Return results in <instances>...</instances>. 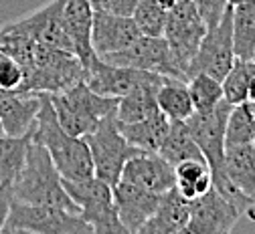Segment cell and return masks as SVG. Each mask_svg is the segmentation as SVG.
Returning <instances> with one entry per match:
<instances>
[{
	"mask_svg": "<svg viewBox=\"0 0 255 234\" xmlns=\"http://www.w3.org/2000/svg\"><path fill=\"white\" fill-rule=\"evenodd\" d=\"M142 37V32L132 16L112 14L104 10H93L91 45L98 57H106L128 49Z\"/></svg>",
	"mask_w": 255,
	"mask_h": 234,
	"instance_id": "cell-14",
	"label": "cell"
},
{
	"mask_svg": "<svg viewBox=\"0 0 255 234\" xmlns=\"http://www.w3.org/2000/svg\"><path fill=\"white\" fill-rule=\"evenodd\" d=\"M106 63L120 65V67H134V69L158 73L164 77H176L186 81L184 73L180 71V67L174 61V55L166 43L164 37H148L142 35L136 43H132L128 49L100 57Z\"/></svg>",
	"mask_w": 255,
	"mask_h": 234,
	"instance_id": "cell-10",
	"label": "cell"
},
{
	"mask_svg": "<svg viewBox=\"0 0 255 234\" xmlns=\"http://www.w3.org/2000/svg\"><path fill=\"white\" fill-rule=\"evenodd\" d=\"M207 22L197 10V6L190 0H178L168 12V20L164 26V39L174 55L176 65L184 73L188 81V69L193 63L205 35H207Z\"/></svg>",
	"mask_w": 255,
	"mask_h": 234,
	"instance_id": "cell-8",
	"label": "cell"
},
{
	"mask_svg": "<svg viewBox=\"0 0 255 234\" xmlns=\"http://www.w3.org/2000/svg\"><path fill=\"white\" fill-rule=\"evenodd\" d=\"M225 172L231 182L255 202V144L227 148Z\"/></svg>",
	"mask_w": 255,
	"mask_h": 234,
	"instance_id": "cell-24",
	"label": "cell"
},
{
	"mask_svg": "<svg viewBox=\"0 0 255 234\" xmlns=\"http://www.w3.org/2000/svg\"><path fill=\"white\" fill-rule=\"evenodd\" d=\"M14 198L26 204H47L79 214L77 204L63 186V178L45 146L30 140L24 165L12 182Z\"/></svg>",
	"mask_w": 255,
	"mask_h": 234,
	"instance_id": "cell-2",
	"label": "cell"
},
{
	"mask_svg": "<svg viewBox=\"0 0 255 234\" xmlns=\"http://www.w3.org/2000/svg\"><path fill=\"white\" fill-rule=\"evenodd\" d=\"M255 77V61H243L235 59L231 71L221 81L223 85V97L227 99L231 105L247 101L249 95V85Z\"/></svg>",
	"mask_w": 255,
	"mask_h": 234,
	"instance_id": "cell-31",
	"label": "cell"
},
{
	"mask_svg": "<svg viewBox=\"0 0 255 234\" xmlns=\"http://www.w3.org/2000/svg\"><path fill=\"white\" fill-rule=\"evenodd\" d=\"M63 28L73 45L75 55L83 63V69L98 59L91 45V28H93V6L89 0H63L61 12Z\"/></svg>",
	"mask_w": 255,
	"mask_h": 234,
	"instance_id": "cell-17",
	"label": "cell"
},
{
	"mask_svg": "<svg viewBox=\"0 0 255 234\" xmlns=\"http://www.w3.org/2000/svg\"><path fill=\"white\" fill-rule=\"evenodd\" d=\"M255 142V107L249 101L237 103L229 111L225 129V148L247 146Z\"/></svg>",
	"mask_w": 255,
	"mask_h": 234,
	"instance_id": "cell-30",
	"label": "cell"
},
{
	"mask_svg": "<svg viewBox=\"0 0 255 234\" xmlns=\"http://www.w3.org/2000/svg\"><path fill=\"white\" fill-rule=\"evenodd\" d=\"M156 101L160 111L170 121H184L195 113L193 97L188 91V83L176 77H164L156 93Z\"/></svg>",
	"mask_w": 255,
	"mask_h": 234,
	"instance_id": "cell-23",
	"label": "cell"
},
{
	"mask_svg": "<svg viewBox=\"0 0 255 234\" xmlns=\"http://www.w3.org/2000/svg\"><path fill=\"white\" fill-rule=\"evenodd\" d=\"M41 111V93L4 91L0 97V119L6 136H30Z\"/></svg>",
	"mask_w": 255,
	"mask_h": 234,
	"instance_id": "cell-19",
	"label": "cell"
},
{
	"mask_svg": "<svg viewBox=\"0 0 255 234\" xmlns=\"http://www.w3.org/2000/svg\"><path fill=\"white\" fill-rule=\"evenodd\" d=\"M30 140L47 148L55 168L65 180H85L95 176L93 159L85 138L71 136L57 119L49 93H41V111Z\"/></svg>",
	"mask_w": 255,
	"mask_h": 234,
	"instance_id": "cell-1",
	"label": "cell"
},
{
	"mask_svg": "<svg viewBox=\"0 0 255 234\" xmlns=\"http://www.w3.org/2000/svg\"><path fill=\"white\" fill-rule=\"evenodd\" d=\"M61 12H63V0H53L51 4L43 6L35 14H30L22 20H16V22L20 24V28L35 43L45 45V47H53V49H61V51H67V53L75 55L73 45L67 37L65 28H63Z\"/></svg>",
	"mask_w": 255,
	"mask_h": 234,
	"instance_id": "cell-18",
	"label": "cell"
},
{
	"mask_svg": "<svg viewBox=\"0 0 255 234\" xmlns=\"http://www.w3.org/2000/svg\"><path fill=\"white\" fill-rule=\"evenodd\" d=\"M241 220V210L215 188L190 200L186 234H227Z\"/></svg>",
	"mask_w": 255,
	"mask_h": 234,
	"instance_id": "cell-12",
	"label": "cell"
},
{
	"mask_svg": "<svg viewBox=\"0 0 255 234\" xmlns=\"http://www.w3.org/2000/svg\"><path fill=\"white\" fill-rule=\"evenodd\" d=\"M253 61H255V55H253Z\"/></svg>",
	"mask_w": 255,
	"mask_h": 234,
	"instance_id": "cell-40",
	"label": "cell"
},
{
	"mask_svg": "<svg viewBox=\"0 0 255 234\" xmlns=\"http://www.w3.org/2000/svg\"><path fill=\"white\" fill-rule=\"evenodd\" d=\"M2 136H6V133H4V125H2V119H0V138H2Z\"/></svg>",
	"mask_w": 255,
	"mask_h": 234,
	"instance_id": "cell-39",
	"label": "cell"
},
{
	"mask_svg": "<svg viewBox=\"0 0 255 234\" xmlns=\"http://www.w3.org/2000/svg\"><path fill=\"white\" fill-rule=\"evenodd\" d=\"M176 188L186 200H195L213 188V176L209 163L203 159H188L174 165Z\"/></svg>",
	"mask_w": 255,
	"mask_h": 234,
	"instance_id": "cell-27",
	"label": "cell"
},
{
	"mask_svg": "<svg viewBox=\"0 0 255 234\" xmlns=\"http://www.w3.org/2000/svg\"><path fill=\"white\" fill-rule=\"evenodd\" d=\"M22 79H24L22 65L16 59H12L0 51V89L16 91L22 85Z\"/></svg>",
	"mask_w": 255,
	"mask_h": 234,
	"instance_id": "cell-33",
	"label": "cell"
},
{
	"mask_svg": "<svg viewBox=\"0 0 255 234\" xmlns=\"http://www.w3.org/2000/svg\"><path fill=\"white\" fill-rule=\"evenodd\" d=\"M30 136H2L0 138V184H12L26 159Z\"/></svg>",
	"mask_w": 255,
	"mask_h": 234,
	"instance_id": "cell-28",
	"label": "cell"
},
{
	"mask_svg": "<svg viewBox=\"0 0 255 234\" xmlns=\"http://www.w3.org/2000/svg\"><path fill=\"white\" fill-rule=\"evenodd\" d=\"M231 103L227 99L209 109V111H195L186 121L190 133L201 148L211 172L225 168V129H227V119L231 111Z\"/></svg>",
	"mask_w": 255,
	"mask_h": 234,
	"instance_id": "cell-11",
	"label": "cell"
},
{
	"mask_svg": "<svg viewBox=\"0 0 255 234\" xmlns=\"http://www.w3.org/2000/svg\"><path fill=\"white\" fill-rule=\"evenodd\" d=\"M233 51L237 59L253 61L255 55V0L233 6Z\"/></svg>",
	"mask_w": 255,
	"mask_h": 234,
	"instance_id": "cell-26",
	"label": "cell"
},
{
	"mask_svg": "<svg viewBox=\"0 0 255 234\" xmlns=\"http://www.w3.org/2000/svg\"><path fill=\"white\" fill-rule=\"evenodd\" d=\"M243 2H249V0H227L229 6H237V4H243Z\"/></svg>",
	"mask_w": 255,
	"mask_h": 234,
	"instance_id": "cell-38",
	"label": "cell"
},
{
	"mask_svg": "<svg viewBox=\"0 0 255 234\" xmlns=\"http://www.w3.org/2000/svg\"><path fill=\"white\" fill-rule=\"evenodd\" d=\"M93 10H104L112 14H122V16H132L138 0H89Z\"/></svg>",
	"mask_w": 255,
	"mask_h": 234,
	"instance_id": "cell-35",
	"label": "cell"
},
{
	"mask_svg": "<svg viewBox=\"0 0 255 234\" xmlns=\"http://www.w3.org/2000/svg\"><path fill=\"white\" fill-rule=\"evenodd\" d=\"M85 142L91 152L95 176L108 182L110 186H116L122 180V170L126 161L138 152H142L130 146L124 138V133L120 131V125H118L116 111L106 115L95 125V129H91L85 136Z\"/></svg>",
	"mask_w": 255,
	"mask_h": 234,
	"instance_id": "cell-6",
	"label": "cell"
},
{
	"mask_svg": "<svg viewBox=\"0 0 255 234\" xmlns=\"http://www.w3.org/2000/svg\"><path fill=\"white\" fill-rule=\"evenodd\" d=\"M190 2L197 6V10L201 12V16L205 18V22H207L209 28H213V26L219 24L221 16L225 14V10L229 6L227 0H190Z\"/></svg>",
	"mask_w": 255,
	"mask_h": 234,
	"instance_id": "cell-34",
	"label": "cell"
},
{
	"mask_svg": "<svg viewBox=\"0 0 255 234\" xmlns=\"http://www.w3.org/2000/svg\"><path fill=\"white\" fill-rule=\"evenodd\" d=\"M122 180L156 194H164L176 186L174 165L158 152H138L132 156L122 170Z\"/></svg>",
	"mask_w": 255,
	"mask_h": 234,
	"instance_id": "cell-15",
	"label": "cell"
},
{
	"mask_svg": "<svg viewBox=\"0 0 255 234\" xmlns=\"http://www.w3.org/2000/svg\"><path fill=\"white\" fill-rule=\"evenodd\" d=\"M67 194L77 204L81 218L93 228L95 234H120L128 232L118 216V208L114 202V186L104 182L98 176L85 180H65Z\"/></svg>",
	"mask_w": 255,
	"mask_h": 234,
	"instance_id": "cell-5",
	"label": "cell"
},
{
	"mask_svg": "<svg viewBox=\"0 0 255 234\" xmlns=\"http://www.w3.org/2000/svg\"><path fill=\"white\" fill-rule=\"evenodd\" d=\"M188 91L193 97V105L195 111H209L213 107H217L223 99V85L219 79L207 75V73H197L188 81Z\"/></svg>",
	"mask_w": 255,
	"mask_h": 234,
	"instance_id": "cell-32",
	"label": "cell"
},
{
	"mask_svg": "<svg viewBox=\"0 0 255 234\" xmlns=\"http://www.w3.org/2000/svg\"><path fill=\"white\" fill-rule=\"evenodd\" d=\"M176 0H138L132 18L136 20L142 35L148 37H164V26L168 12Z\"/></svg>",
	"mask_w": 255,
	"mask_h": 234,
	"instance_id": "cell-29",
	"label": "cell"
},
{
	"mask_svg": "<svg viewBox=\"0 0 255 234\" xmlns=\"http://www.w3.org/2000/svg\"><path fill=\"white\" fill-rule=\"evenodd\" d=\"M2 232H30V234H89L93 228L81 214L47 204H26L14 198L8 220Z\"/></svg>",
	"mask_w": 255,
	"mask_h": 234,
	"instance_id": "cell-7",
	"label": "cell"
},
{
	"mask_svg": "<svg viewBox=\"0 0 255 234\" xmlns=\"http://www.w3.org/2000/svg\"><path fill=\"white\" fill-rule=\"evenodd\" d=\"M176 2H178V0H176Z\"/></svg>",
	"mask_w": 255,
	"mask_h": 234,
	"instance_id": "cell-41",
	"label": "cell"
},
{
	"mask_svg": "<svg viewBox=\"0 0 255 234\" xmlns=\"http://www.w3.org/2000/svg\"><path fill=\"white\" fill-rule=\"evenodd\" d=\"M253 144H255V142H253Z\"/></svg>",
	"mask_w": 255,
	"mask_h": 234,
	"instance_id": "cell-42",
	"label": "cell"
},
{
	"mask_svg": "<svg viewBox=\"0 0 255 234\" xmlns=\"http://www.w3.org/2000/svg\"><path fill=\"white\" fill-rule=\"evenodd\" d=\"M49 97L63 129L77 138H85L106 115L114 113L118 107L116 97L95 93L85 83V79L77 81L61 93H51Z\"/></svg>",
	"mask_w": 255,
	"mask_h": 234,
	"instance_id": "cell-3",
	"label": "cell"
},
{
	"mask_svg": "<svg viewBox=\"0 0 255 234\" xmlns=\"http://www.w3.org/2000/svg\"><path fill=\"white\" fill-rule=\"evenodd\" d=\"M235 59L237 57L233 51V6H227L219 24L207 30L193 63H190L188 79L197 73H207L223 81L231 71Z\"/></svg>",
	"mask_w": 255,
	"mask_h": 234,
	"instance_id": "cell-9",
	"label": "cell"
},
{
	"mask_svg": "<svg viewBox=\"0 0 255 234\" xmlns=\"http://www.w3.org/2000/svg\"><path fill=\"white\" fill-rule=\"evenodd\" d=\"M85 77L83 63L77 55L37 45L35 57L24 67V79L16 91L26 93H61Z\"/></svg>",
	"mask_w": 255,
	"mask_h": 234,
	"instance_id": "cell-4",
	"label": "cell"
},
{
	"mask_svg": "<svg viewBox=\"0 0 255 234\" xmlns=\"http://www.w3.org/2000/svg\"><path fill=\"white\" fill-rule=\"evenodd\" d=\"M158 154L172 165H178V163L188 161V159L207 161L201 148L197 146V142L193 138V133H190L186 121H170L168 133H166L160 150H158Z\"/></svg>",
	"mask_w": 255,
	"mask_h": 234,
	"instance_id": "cell-25",
	"label": "cell"
},
{
	"mask_svg": "<svg viewBox=\"0 0 255 234\" xmlns=\"http://www.w3.org/2000/svg\"><path fill=\"white\" fill-rule=\"evenodd\" d=\"M158 77H164V75L134 69V67L112 65V63H106L104 59L98 57L85 69L83 79L95 93L120 99V97L132 93L134 89H138L150 81H156Z\"/></svg>",
	"mask_w": 255,
	"mask_h": 234,
	"instance_id": "cell-13",
	"label": "cell"
},
{
	"mask_svg": "<svg viewBox=\"0 0 255 234\" xmlns=\"http://www.w3.org/2000/svg\"><path fill=\"white\" fill-rule=\"evenodd\" d=\"M164 77H158L156 81H150L138 89H134L132 93H128L124 97L118 99V107H116V117L122 123H132V121H140L150 117L152 113L160 111L156 101V93L160 87Z\"/></svg>",
	"mask_w": 255,
	"mask_h": 234,
	"instance_id": "cell-22",
	"label": "cell"
},
{
	"mask_svg": "<svg viewBox=\"0 0 255 234\" xmlns=\"http://www.w3.org/2000/svg\"><path fill=\"white\" fill-rule=\"evenodd\" d=\"M118 125L130 146H134L142 152H158L168 133L170 119L162 111H156L146 119L132 121V123L118 121Z\"/></svg>",
	"mask_w": 255,
	"mask_h": 234,
	"instance_id": "cell-21",
	"label": "cell"
},
{
	"mask_svg": "<svg viewBox=\"0 0 255 234\" xmlns=\"http://www.w3.org/2000/svg\"><path fill=\"white\" fill-rule=\"evenodd\" d=\"M190 218V200H186L178 188L164 192L150 220L140 228V234H180L186 230Z\"/></svg>",
	"mask_w": 255,
	"mask_h": 234,
	"instance_id": "cell-20",
	"label": "cell"
},
{
	"mask_svg": "<svg viewBox=\"0 0 255 234\" xmlns=\"http://www.w3.org/2000/svg\"><path fill=\"white\" fill-rule=\"evenodd\" d=\"M12 202H14L12 184H0V232L4 230V224L8 220Z\"/></svg>",
	"mask_w": 255,
	"mask_h": 234,
	"instance_id": "cell-36",
	"label": "cell"
},
{
	"mask_svg": "<svg viewBox=\"0 0 255 234\" xmlns=\"http://www.w3.org/2000/svg\"><path fill=\"white\" fill-rule=\"evenodd\" d=\"M162 194L144 190L136 184L120 180L114 186V202L118 208V216L128 232H140V228L150 220L154 210L158 208Z\"/></svg>",
	"mask_w": 255,
	"mask_h": 234,
	"instance_id": "cell-16",
	"label": "cell"
},
{
	"mask_svg": "<svg viewBox=\"0 0 255 234\" xmlns=\"http://www.w3.org/2000/svg\"><path fill=\"white\" fill-rule=\"evenodd\" d=\"M247 101L255 107V77H253V81H251V85H249V95H247Z\"/></svg>",
	"mask_w": 255,
	"mask_h": 234,
	"instance_id": "cell-37",
	"label": "cell"
}]
</instances>
